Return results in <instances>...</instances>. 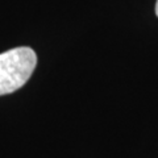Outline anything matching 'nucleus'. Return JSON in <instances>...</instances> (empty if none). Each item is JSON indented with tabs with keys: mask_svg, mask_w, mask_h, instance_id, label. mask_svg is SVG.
<instances>
[{
	"mask_svg": "<svg viewBox=\"0 0 158 158\" xmlns=\"http://www.w3.org/2000/svg\"><path fill=\"white\" fill-rule=\"evenodd\" d=\"M37 65L31 48H15L0 54V95L12 94L29 81Z\"/></svg>",
	"mask_w": 158,
	"mask_h": 158,
	"instance_id": "1",
	"label": "nucleus"
},
{
	"mask_svg": "<svg viewBox=\"0 0 158 158\" xmlns=\"http://www.w3.org/2000/svg\"><path fill=\"white\" fill-rule=\"evenodd\" d=\"M156 15L158 16V0H157V4H156Z\"/></svg>",
	"mask_w": 158,
	"mask_h": 158,
	"instance_id": "2",
	"label": "nucleus"
}]
</instances>
